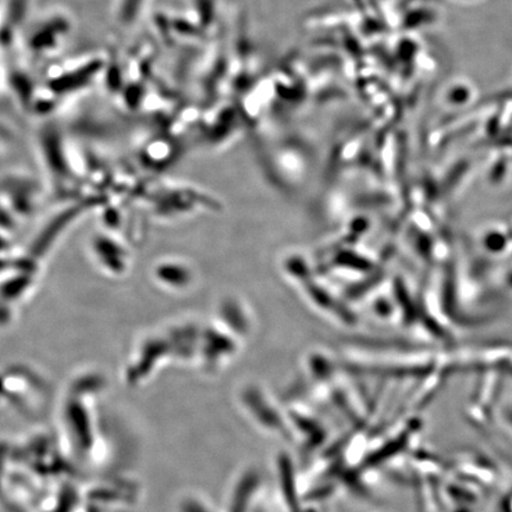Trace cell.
<instances>
[{
    "label": "cell",
    "instance_id": "6da1fadb",
    "mask_svg": "<svg viewBox=\"0 0 512 512\" xmlns=\"http://www.w3.org/2000/svg\"><path fill=\"white\" fill-rule=\"evenodd\" d=\"M72 29V18L67 12H50L29 29L27 38H24L25 49L32 57L48 59L63 47Z\"/></svg>",
    "mask_w": 512,
    "mask_h": 512
}]
</instances>
